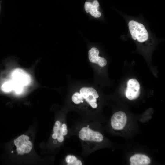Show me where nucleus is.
Returning a JSON list of instances; mask_svg holds the SVG:
<instances>
[{"instance_id": "nucleus-9", "label": "nucleus", "mask_w": 165, "mask_h": 165, "mask_svg": "<svg viewBox=\"0 0 165 165\" xmlns=\"http://www.w3.org/2000/svg\"><path fill=\"white\" fill-rule=\"evenodd\" d=\"M99 4L97 0H94L91 3L90 2H86L85 3V9L87 13L90 12L93 16L95 18L100 17L101 15V13L98 11Z\"/></svg>"}, {"instance_id": "nucleus-8", "label": "nucleus", "mask_w": 165, "mask_h": 165, "mask_svg": "<svg viewBox=\"0 0 165 165\" xmlns=\"http://www.w3.org/2000/svg\"><path fill=\"white\" fill-rule=\"evenodd\" d=\"M99 52L97 48H92L88 52L89 60L90 62L96 64L103 67L106 65L107 61L105 58L99 57Z\"/></svg>"}, {"instance_id": "nucleus-1", "label": "nucleus", "mask_w": 165, "mask_h": 165, "mask_svg": "<svg viewBox=\"0 0 165 165\" xmlns=\"http://www.w3.org/2000/svg\"><path fill=\"white\" fill-rule=\"evenodd\" d=\"M99 97L96 90L92 87H82L78 94V105L85 102L94 109L97 107V99Z\"/></svg>"}, {"instance_id": "nucleus-11", "label": "nucleus", "mask_w": 165, "mask_h": 165, "mask_svg": "<svg viewBox=\"0 0 165 165\" xmlns=\"http://www.w3.org/2000/svg\"><path fill=\"white\" fill-rule=\"evenodd\" d=\"M62 123L59 121H57L53 127V133L52 135V137L54 139H57L59 142H62L64 140V136L61 129Z\"/></svg>"}, {"instance_id": "nucleus-2", "label": "nucleus", "mask_w": 165, "mask_h": 165, "mask_svg": "<svg viewBox=\"0 0 165 165\" xmlns=\"http://www.w3.org/2000/svg\"><path fill=\"white\" fill-rule=\"evenodd\" d=\"M78 135L80 140L88 145L94 143H100L103 139V136L101 133L87 127H82Z\"/></svg>"}, {"instance_id": "nucleus-6", "label": "nucleus", "mask_w": 165, "mask_h": 165, "mask_svg": "<svg viewBox=\"0 0 165 165\" xmlns=\"http://www.w3.org/2000/svg\"><path fill=\"white\" fill-rule=\"evenodd\" d=\"M140 90V85L138 81L134 78L130 79L127 82L126 97L130 100L136 99L139 96Z\"/></svg>"}, {"instance_id": "nucleus-5", "label": "nucleus", "mask_w": 165, "mask_h": 165, "mask_svg": "<svg viewBox=\"0 0 165 165\" xmlns=\"http://www.w3.org/2000/svg\"><path fill=\"white\" fill-rule=\"evenodd\" d=\"M11 76L12 80L15 82L24 87L29 85L31 82V78L30 75L20 68L13 70Z\"/></svg>"}, {"instance_id": "nucleus-7", "label": "nucleus", "mask_w": 165, "mask_h": 165, "mask_svg": "<svg viewBox=\"0 0 165 165\" xmlns=\"http://www.w3.org/2000/svg\"><path fill=\"white\" fill-rule=\"evenodd\" d=\"M127 118L125 113L122 111H119L114 114L111 119L112 127L116 130H121L127 123Z\"/></svg>"}, {"instance_id": "nucleus-10", "label": "nucleus", "mask_w": 165, "mask_h": 165, "mask_svg": "<svg viewBox=\"0 0 165 165\" xmlns=\"http://www.w3.org/2000/svg\"><path fill=\"white\" fill-rule=\"evenodd\" d=\"M130 165H147L150 163V158L147 156L141 154H135L130 159Z\"/></svg>"}, {"instance_id": "nucleus-3", "label": "nucleus", "mask_w": 165, "mask_h": 165, "mask_svg": "<svg viewBox=\"0 0 165 165\" xmlns=\"http://www.w3.org/2000/svg\"><path fill=\"white\" fill-rule=\"evenodd\" d=\"M128 26L130 33L134 40L137 39L141 43L148 40V33L142 24L135 21L131 20L129 22Z\"/></svg>"}, {"instance_id": "nucleus-14", "label": "nucleus", "mask_w": 165, "mask_h": 165, "mask_svg": "<svg viewBox=\"0 0 165 165\" xmlns=\"http://www.w3.org/2000/svg\"><path fill=\"white\" fill-rule=\"evenodd\" d=\"M87 127H89L90 125H87Z\"/></svg>"}, {"instance_id": "nucleus-15", "label": "nucleus", "mask_w": 165, "mask_h": 165, "mask_svg": "<svg viewBox=\"0 0 165 165\" xmlns=\"http://www.w3.org/2000/svg\"><path fill=\"white\" fill-rule=\"evenodd\" d=\"M13 151H11V153H13Z\"/></svg>"}, {"instance_id": "nucleus-13", "label": "nucleus", "mask_w": 165, "mask_h": 165, "mask_svg": "<svg viewBox=\"0 0 165 165\" xmlns=\"http://www.w3.org/2000/svg\"><path fill=\"white\" fill-rule=\"evenodd\" d=\"M14 83L13 81L10 80L4 82L1 86L2 90L5 92H9L13 90Z\"/></svg>"}, {"instance_id": "nucleus-12", "label": "nucleus", "mask_w": 165, "mask_h": 165, "mask_svg": "<svg viewBox=\"0 0 165 165\" xmlns=\"http://www.w3.org/2000/svg\"><path fill=\"white\" fill-rule=\"evenodd\" d=\"M65 160L68 165H82V161L73 155H68L65 158Z\"/></svg>"}, {"instance_id": "nucleus-4", "label": "nucleus", "mask_w": 165, "mask_h": 165, "mask_svg": "<svg viewBox=\"0 0 165 165\" xmlns=\"http://www.w3.org/2000/svg\"><path fill=\"white\" fill-rule=\"evenodd\" d=\"M29 139L28 136L23 134L14 140V143L17 148L16 150L18 154L22 155L31 152L33 145Z\"/></svg>"}]
</instances>
